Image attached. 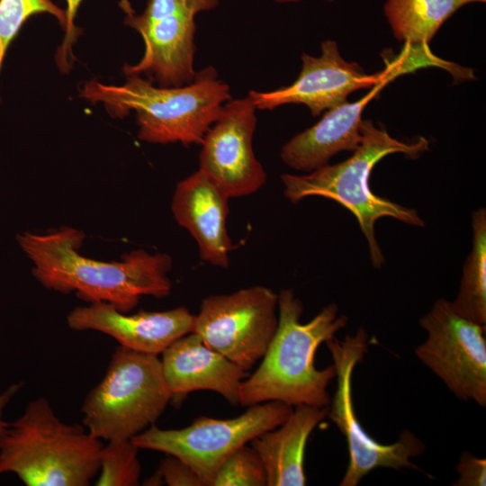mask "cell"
I'll return each mask as SVG.
<instances>
[{"instance_id":"6da1fadb","label":"cell","mask_w":486,"mask_h":486,"mask_svg":"<svg viewBox=\"0 0 486 486\" xmlns=\"http://www.w3.org/2000/svg\"><path fill=\"white\" fill-rule=\"evenodd\" d=\"M84 239V232L71 227L17 236L33 264L32 274L47 289L65 294L75 292L86 302H107L124 313L135 308L143 295L170 294L169 255L137 249L123 255L121 261H99L79 254Z\"/></svg>"},{"instance_id":"e0dca14e","label":"cell","mask_w":486,"mask_h":486,"mask_svg":"<svg viewBox=\"0 0 486 486\" xmlns=\"http://www.w3.org/2000/svg\"><path fill=\"white\" fill-rule=\"evenodd\" d=\"M142 37L145 50L137 64L123 67L124 74H146L159 86H181L195 77L194 16L169 14L132 26Z\"/></svg>"},{"instance_id":"30bf717a","label":"cell","mask_w":486,"mask_h":486,"mask_svg":"<svg viewBox=\"0 0 486 486\" xmlns=\"http://www.w3.org/2000/svg\"><path fill=\"white\" fill-rule=\"evenodd\" d=\"M427 339L415 348L419 361L459 400L486 406L485 325L457 314L438 299L419 320Z\"/></svg>"},{"instance_id":"d4e9b609","label":"cell","mask_w":486,"mask_h":486,"mask_svg":"<svg viewBox=\"0 0 486 486\" xmlns=\"http://www.w3.org/2000/svg\"><path fill=\"white\" fill-rule=\"evenodd\" d=\"M155 474L161 485L204 486L202 479L193 468L181 459L170 454L161 460Z\"/></svg>"},{"instance_id":"277c9868","label":"cell","mask_w":486,"mask_h":486,"mask_svg":"<svg viewBox=\"0 0 486 486\" xmlns=\"http://www.w3.org/2000/svg\"><path fill=\"white\" fill-rule=\"evenodd\" d=\"M361 131L362 141L347 159L328 164L305 175L284 174L281 180L284 194L292 203L306 197L320 196L347 209L356 218L365 238L372 265L381 267L385 259L375 236L376 221L390 217L410 226L424 227L425 220L415 209L373 193L369 186L370 174L388 155L402 153L418 158L428 150V141L423 137L411 141L399 140L372 121H363Z\"/></svg>"},{"instance_id":"4316f807","label":"cell","mask_w":486,"mask_h":486,"mask_svg":"<svg viewBox=\"0 0 486 486\" xmlns=\"http://www.w3.org/2000/svg\"><path fill=\"white\" fill-rule=\"evenodd\" d=\"M459 478L454 486H485L486 459L480 458L469 452H464L456 465Z\"/></svg>"},{"instance_id":"5bb4252c","label":"cell","mask_w":486,"mask_h":486,"mask_svg":"<svg viewBox=\"0 0 486 486\" xmlns=\"http://www.w3.org/2000/svg\"><path fill=\"white\" fill-rule=\"evenodd\" d=\"M160 361L173 403L178 405L190 392L202 390L215 392L230 404L239 403L247 372L207 346L195 333L173 342L162 353Z\"/></svg>"},{"instance_id":"5b68a950","label":"cell","mask_w":486,"mask_h":486,"mask_svg":"<svg viewBox=\"0 0 486 486\" xmlns=\"http://www.w3.org/2000/svg\"><path fill=\"white\" fill-rule=\"evenodd\" d=\"M103 445L84 425L62 421L40 397L0 436V473L27 486H87L99 472Z\"/></svg>"},{"instance_id":"d6986e66","label":"cell","mask_w":486,"mask_h":486,"mask_svg":"<svg viewBox=\"0 0 486 486\" xmlns=\"http://www.w3.org/2000/svg\"><path fill=\"white\" fill-rule=\"evenodd\" d=\"M462 6L459 0H386L384 14L398 40L426 45Z\"/></svg>"},{"instance_id":"603a6c76","label":"cell","mask_w":486,"mask_h":486,"mask_svg":"<svg viewBox=\"0 0 486 486\" xmlns=\"http://www.w3.org/2000/svg\"><path fill=\"white\" fill-rule=\"evenodd\" d=\"M210 486H266V473L256 451L244 445L219 467Z\"/></svg>"},{"instance_id":"52a82bcc","label":"cell","mask_w":486,"mask_h":486,"mask_svg":"<svg viewBox=\"0 0 486 486\" xmlns=\"http://www.w3.org/2000/svg\"><path fill=\"white\" fill-rule=\"evenodd\" d=\"M292 406L271 400L249 406L231 418L200 416L180 429H162L155 424L131 438L139 449L174 455L210 486L221 464L238 448L261 434L280 426L292 413Z\"/></svg>"},{"instance_id":"7c38bea8","label":"cell","mask_w":486,"mask_h":486,"mask_svg":"<svg viewBox=\"0 0 486 486\" xmlns=\"http://www.w3.org/2000/svg\"><path fill=\"white\" fill-rule=\"evenodd\" d=\"M321 54L312 57L302 53V70L288 86L268 92L250 90L248 96L256 110H273L288 104L306 105L313 116L346 102V97L362 88L395 78L404 72L399 62L392 63L380 73L366 74L356 62H348L340 55L332 40L321 43Z\"/></svg>"},{"instance_id":"44dd1931","label":"cell","mask_w":486,"mask_h":486,"mask_svg":"<svg viewBox=\"0 0 486 486\" xmlns=\"http://www.w3.org/2000/svg\"><path fill=\"white\" fill-rule=\"evenodd\" d=\"M139 447L131 439L108 441L99 452L97 486H137L141 466L138 458Z\"/></svg>"},{"instance_id":"2e32d148","label":"cell","mask_w":486,"mask_h":486,"mask_svg":"<svg viewBox=\"0 0 486 486\" xmlns=\"http://www.w3.org/2000/svg\"><path fill=\"white\" fill-rule=\"evenodd\" d=\"M392 78L385 79L361 99L347 101L326 111L313 126L296 134L282 148L280 157L289 167L311 172L328 164L341 151H355L362 141L364 107Z\"/></svg>"},{"instance_id":"7a4b0ae2","label":"cell","mask_w":486,"mask_h":486,"mask_svg":"<svg viewBox=\"0 0 486 486\" xmlns=\"http://www.w3.org/2000/svg\"><path fill=\"white\" fill-rule=\"evenodd\" d=\"M278 323L275 333L256 370L240 386L242 406L278 400L291 406L302 404L328 407V386L336 377L334 365L317 369L319 346L335 337L347 324L331 302L310 321H300L302 301L291 289L278 294Z\"/></svg>"},{"instance_id":"ffe728a7","label":"cell","mask_w":486,"mask_h":486,"mask_svg":"<svg viewBox=\"0 0 486 486\" xmlns=\"http://www.w3.org/2000/svg\"><path fill=\"white\" fill-rule=\"evenodd\" d=\"M472 246L464 264L453 310L475 323L486 324V209L472 215Z\"/></svg>"},{"instance_id":"ba28073f","label":"cell","mask_w":486,"mask_h":486,"mask_svg":"<svg viewBox=\"0 0 486 486\" xmlns=\"http://www.w3.org/2000/svg\"><path fill=\"white\" fill-rule=\"evenodd\" d=\"M336 369L337 389L328 407V416L345 436L349 462L339 483L356 486L370 472L379 467L400 470H419L410 462L421 455L426 446L411 431L404 430L399 439L390 445L379 443L362 427L354 408L352 396L353 372L368 351V335L360 328L355 335L344 339L335 337L325 342Z\"/></svg>"},{"instance_id":"83f0119b","label":"cell","mask_w":486,"mask_h":486,"mask_svg":"<svg viewBox=\"0 0 486 486\" xmlns=\"http://www.w3.org/2000/svg\"><path fill=\"white\" fill-rule=\"evenodd\" d=\"M22 385V382L14 383L0 393V436L8 424V422L4 421L3 418L4 409L21 389Z\"/></svg>"},{"instance_id":"3957f363","label":"cell","mask_w":486,"mask_h":486,"mask_svg":"<svg viewBox=\"0 0 486 486\" xmlns=\"http://www.w3.org/2000/svg\"><path fill=\"white\" fill-rule=\"evenodd\" d=\"M121 86L86 82L80 96L102 103L113 117L137 114L138 137L150 143L201 144L226 102L230 86L212 67L196 72L194 80L181 86H154L138 74H126Z\"/></svg>"},{"instance_id":"8992f818","label":"cell","mask_w":486,"mask_h":486,"mask_svg":"<svg viewBox=\"0 0 486 486\" xmlns=\"http://www.w3.org/2000/svg\"><path fill=\"white\" fill-rule=\"evenodd\" d=\"M171 399L158 356L119 346L84 400L82 422L100 440H130L154 425Z\"/></svg>"},{"instance_id":"8fae6325","label":"cell","mask_w":486,"mask_h":486,"mask_svg":"<svg viewBox=\"0 0 486 486\" xmlns=\"http://www.w3.org/2000/svg\"><path fill=\"white\" fill-rule=\"evenodd\" d=\"M256 111L248 95L229 100L201 142L198 170L230 199L252 194L266 183L253 150Z\"/></svg>"},{"instance_id":"9c48e42d","label":"cell","mask_w":486,"mask_h":486,"mask_svg":"<svg viewBox=\"0 0 486 486\" xmlns=\"http://www.w3.org/2000/svg\"><path fill=\"white\" fill-rule=\"evenodd\" d=\"M278 294L261 285L202 300L193 333L244 371L264 356L277 328Z\"/></svg>"},{"instance_id":"ac0fdd59","label":"cell","mask_w":486,"mask_h":486,"mask_svg":"<svg viewBox=\"0 0 486 486\" xmlns=\"http://www.w3.org/2000/svg\"><path fill=\"white\" fill-rule=\"evenodd\" d=\"M328 417V407L297 405L277 428L250 441L264 464L266 486H304L305 448L314 428Z\"/></svg>"},{"instance_id":"484cf974","label":"cell","mask_w":486,"mask_h":486,"mask_svg":"<svg viewBox=\"0 0 486 486\" xmlns=\"http://www.w3.org/2000/svg\"><path fill=\"white\" fill-rule=\"evenodd\" d=\"M67 4L66 12V28L65 37L61 46L58 48L56 61L62 72H67L70 68L72 57V44L76 40L77 37L81 34V29L75 26V18L76 16L77 9L82 0H65Z\"/></svg>"},{"instance_id":"f1b7e54d","label":"cell","mask_w":486,"mask_h":486,"mask_svg":"<svg viewBox=\"0 0 486 486\" xmlns=\"http://www.w3.org/2000/svg\"><path fill=\"white\" fill-rule=\"evenodd\" d=\"M462 4H469V3H472V2H485L486 0H459Z\"/></svg>"},{"instance_id":"4fadbf2b","label":"cell","mask_w":486,"mask_h":486,"mask_svg":"<svg viewBox=\"0 0 486 486\" xmlns=\"http://www.w3.org/2000/svg\"><path fill=\"white\" fill-rule=\"evenodd\" d=\"M194 320V315L184 306L128 315L107 302L76 307L67 318L73 330L102 332L113 338L122 346L154 356L162 354L176 339L192 333Z\"/></svg>"},{"instance_id":"f546056e","label":"cell","mask_w":486,"mask_h":486,"mask_svg":"<svg viewBox=\"0 0 486 486\" xmlns=\"http://www.w3.org/2000/svg\"><path fill=\"white\" fill-rule=\"evenodd\" d=\"M274 1L277 2V3L284 4V3H297V2H300L302 0H274Z\"/></svg>"},{"instance_id":"7402d4cb","label":"cell","mask_w":486,"mask_h":486,"mask_svg":"<svg viewBox=\"0 0 486 486\" xmlns=\"http://www.w3.org/2000/svg\"><path fill=\"white\" fill-rule=\"evenodd\" d=\"M53 15L65 30L66 12L51 0H0V73L6 52L22 26L32 15Z\"/></svg>"},{"instance_id":"cb8c5ba5","label":"cell","mask_w":486,"mask_h":486,"mask_svg":"<svg viewBox=\"0 0 486 486\" xmlns=\"http://www.w3.org/2000/svg\"><path fill=\"white\" fill-rule=\"evenodd\" d=\"M218 4L219 0H148L141 14H126L124 22L132 27L169 14L195 16L198 13L212 10Z\"/></svg>"},{"instance_id":"9a60e30c","label":"cell","mask_w":486,"mask_h":486,"mask_svg":"<svg viewBox=\"0 0 486 486\" xmlns=\"http://www.w3.org/2000/svg\"><path fill=\"white\" fill-rule=\"evenodd\" d=\"M230 198L200 170L176 186L171 211L195 239L201 260L227 268L232 241L227 231Z\"/></svg>"}]
</instances>
